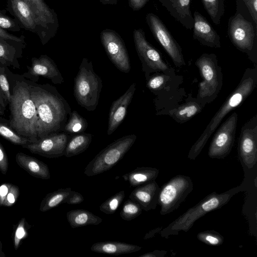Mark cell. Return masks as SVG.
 <instances>
[{"mask_svg":"<svg viewBox=\"0 0 257 257\" xmlns=\"http://www.w3.org/2000/svg\"><path fill=\"white\" fill-rule=\"evenodd\" d=\"M34 83L29 84L37 111L38 139L52 133L64 132L71 112L69 104L53 86Z\"/></svg>","mask_w":257,"mask_h":257,"instance_id":"obj_1","label":"cell"},{"mask_svg":"<svg viewBox=\"0 0 257 257\" xmlns=\"http://www.w3.org/2000/svg\"><path fill=\"white\" fill-rule=\"evenodd\" d=\"M9 105L10 126L19 135L28 138L32 143L37 142L38 140L37 111L28 82L17 81L15 82Z\"/></svg>","mask_w":257,"mask_h":257,"instance_id":"obj_2","label":"cell"},{"mask_svg":"<svg viewBox=\"0 0 257 257\" xmlns=\"http://www.w3.org/2000/svg\"><path fill=\"white\" fill-rule=\"evenodd\" d=\"M256 84V66L246 68L237 87L227 97L198 140L191 147L188 155V158L194 160L198 156L224 117L230 111L240 105L250 95Z\"/></svg>","mask_w":257,"mask_h":257,"instance_id":"obj_3","label":"cell"},{"mask_svg":"<svg viewBox=\"0 0 257 257\" xmlns=\"http://www.w3.org/2000/svg\"><path fill=\"white\" fill-rule=\"evenodd\" d=\"M238 188H232L220 194L213 192L207 195L164 229L161 232L162 236L166 237L177 234L180 231H188L199 218L226 204L236 193Z\"/></svg>","mask_w":257,"mask_h":257,"instance_id":"obj_4","label":"cell"},{"mask_svg":"<svg viewBox=\"0 0 257 257\" xmlns=\"http://www.w3.org/2000/svg\"><path fill=\"white\" fill-rule=\"evenodd\" d=\"M102 88V81L94 71L91 61L83 59L75 77L74 95L81 107L89 111L95 110Z\"/></svg>","mask_w":257,"mask_h":257,"instance_id":"obj_5","label":"cell"},{"mask_svg":"<svg viewBox=\"0 0 257 257\" xmlns=\"http://www.w3.org/2000/svg\"><path fill=\"white\" fill-rule=\"evenodd\" d=\"M202 81L199 83L196 99L205 105L217 96L222 86L221 68L215 54L204 53L196 61Z\"/></svg>","mask_w":257,"mask_h":257,"instance_id":"obj_6","label":"cell"},{"mask_svg":"<svg viewBox=\"0 0 257 257\" xmlns=\"http://www.w3.org/2000/svg\"><path fill=\"white\" fill-rule=\"evenodd\" d=\"M256 29L240 13H236L228 20L227 34L232 44L248 59L257 64Z\"/></svg>","mask_w":257,"mask_h":257,"instance_id":"obj_7","label":"cell"},{"mask_svg":"<svg viewBox=\"0 0 257 257\" xmlns=\"http://www.w3.org/2000/svg\"><path fill=\"white\" fill-rule=\"evenodd\" d=\"M136 139L135 134L128 135L110 144L89 162L84 174L92 177L110 170L123 158Z\"/></svg>","mask_w":257,"mask_h":257,"instance_id":"obj_8","label":"cell"},{"mask_svg":"<svg viewBox=\"0 0 257 257\" xmlns=\"http://www.w3.org/2000/svg\"><path fill=\"white\" fill-rule=\"evenodd\" d=\"M193 189L190 177L178 175L171 178L160 188L158 202L160 214L166 215L177 209Z\"/></svg>","mask_w":257,"mask_h":257,"instance_id":"obj_9","label":"cell"},{"mask_svg":"<svg viewBox=\"0 0 257 257\" xmlns=\"http://www.w3.org/2000/svg\"><path fill=\"white\" fill-rule=\"evenodd\" d=\"M134 40L146 79L147 80L152 73L162 72L169 74L170 68L163 60L160 52L147 41L142 31H134Z\"/></svg>","mask_w":257,"mask_h":257,"instance_id":"obj_10","label":"cell"},{"mask_svg":"<svg viewBox=\"0 0 257 257\" xmlns=\"http://www.w3.org/2000/svg\"><path fill=\"white\" fill-rule=\"evenodd\" d=\"M238 114L233 112L216 132L211 142L208 156L213 159H223L230 152L234 143Z\"/></svg>","mask_w":257,"mask_h":257,"instance_id":"obj_11","label":"cell"},{"mask_svg":"<svg viewBox=\"0 0 257 257\" xmlns=\"http://www.w3.org/2000/svg\"><path fill=\"white\" fill-rule=\"evenodd\" d=\"M146 20L154 37L170 56L176 66L185 65L182 48L159 17L154 14L147 15Z\"/></svg>","mask_w":257,"mask_h":257,"instance_id":"obj_12","label":"cell"},{"mask_svg":"<svg viewBox=\"0 0 257 257\" xmlns=\"http://www.w3.org/2000/svg\"><path fill=\"white\" fill-rule=\"evenodd\" d=\"M239 158L248 168H252L257 161V114L242 126L238 142Z\"/></svg>","mask_w":257,"mask_h":257,"instance_id":"obj_13","label":"cell"},{"mask_svg":"<svg viewBox=\"0 0 257 257\" xmlns=\"http://www.w3.org/2000/svg\"><path fill=\"white\" fill-rule=\"evenodd\" d=\"M72 136L64 132L52 133L22 147L33 154L48 158L64 156L67 143Z\"/></svg>","mask_w":257,"mask_h":257,"instance_id":"obj_14","label":"cell"},{"mask_svg":"<svg viewBox=\"0 0 257 257\" xmlns=\"http://www.w3.org/2000/svg\"><path fill=\"white\" fill-rule=\"evenodd\" d=\"M28 71L21 76L33 82H38L39 77L51 80L55 84L64 82L63 77L55 62L46 55L31 59V65L27 66Z\"/></svg>","mask_w":257,"mask_h":257,"instance_id":"obj_15","label":"cell"},{"mask_svg":"<svg viewBox=\"0 0 257 257\" xmlns=\"http://www.w3.org/2000/svg\"><path fill=\"white\" fill-rule=\"evenodd\" d=\"M101 41L110 60L121 72L131 70V62L127 50L121 40L112 32H103Z\"/></svg>","mask_w":257,"mask_h":257,"instance_id":"obj_16","label":"cell"},{"mask_svg":"<svg viewBox=\"0 0 257 257\" xmlns=\"http://www.w3.org/2000/svg\"><path fill=\"white\" fill-rule=\"evenodd\" d=\"M193 38L202 45L221 47L220 37L207 19L198 11L193 14Z\"/></svg>","mask_w":257,"mask_h":257,"instance_id":"obj_17","label":"cell"},{"mask_svg":"<svg viewBox=\"0 0 257 257\" xmlns=\"http://www.w3.org/2000/svg\"><path fill=\"white\" fill-rule=\"evenodd\" d=\"M136 89V84L133 83L124 94L112 102L109 112L108 135H111L123 121Z\"/></svg>","mask_w":257,"mask_h":257,"instance_id":"obj_18","label":"cell"},{"mask_svg":"<svg viewBox=\"0 0 257 257\" xmlns=\"http://www.w3.org/2000/svg\"><path fill=\"white\" fill-rule=\"evenodd\" d=\"M32 11L37 26V35L44 45L49 37V27L54 22L51 11L43 0H24Z\"/></svg>","mask_w":257,"mask_h":257,"instance_id":"obj_19","label":"cell"},{"mask_svg":"<svg viewBox=\"0 0 257 257\" xmlns=\"http://www.w3.org/2000/svg\"><path fill=\"white\" fill-rule=\"evenodd\" d=\"M160 190L155 180L136 187L131 193L129 199L137 202L143 210L148 211L156 209Z\"/></svg>","mask_w":257,"mask_h":257,"instance_id":"obj_20","label":"cell"},{"mask_svg":"<svg viewBox=\"0 0 257 257\" xmlns=\"http://www.w3.org/2000/svg\"><path fill=\"white\" fill-rule=\"evenodd\" d=\"M7 7L21 28L37 34V26L35 16L24 0H7Z\"/></svg>","mask_w":257,"mask_h":257,"instance_id":"obj_21","label":"cell"},{"mask_svg":"<svg viewBox=\"0 0 257 257\" xmlns=\"http://www.w3.org/2000/svg\"><path fill=\"white\" fill-rule=\"evenodd\" d=\"M170 15L188 30L193 26V17L190 10V0H159Z\"/></svg>","mask_w":257,"mask_h":257,"instance_id":"obj_22","label":"cell"},{"mask_svg":"<svg viewBox=\"0 0 257 257\" xmlns=\"http://www.w3.org/2000/svg\"><path fill=\"white\" fill-rule=\"evenodd\" d=\"M26 44L0 37V64L4 66L20 69L18 58L21 57Z\"/></svg>","mask_w":257,"mask_h":257,"instance_id":"obj_23","label":"cell"},{"mask_svg":"<svg viewBox=\"0 0 257 257\" xmlns=\"http://www.w3.org/2000/svg\"><path fill=\"white\" fill-rule=\"evenodd\" d=\"M15 160L18 166L31 176L44 180L50 178L48 165L41 160L22 152L16 155Z\"/></svg>","mask_w":257,"mask_h":257,"instance_id":"obj_24","label":"cell"},{"mask_svg":"<svg viewBox=\"0 0 257 257\" xmlns=\"http://www.w3.org/2000/svg\"><path fill=\"white\" fill-rule=\"evenodd\" d=\"M142 247L116 241H105L95 243L90 247L91 251L97 252L118 255L137 252Z\"/></svg>","mask_w":257,"mask_h":257,"instance_id":"obj_25","label":"cell"},{"mask_svg":"<svg viewBox=\"0 0 257 257\" xmlns=\"http://www.w3.org/2000/svg\"><path fill=\"white\" fill-rule=\"evenodd\" d=\"M204 106L196 98H188L185 103L170 110L169 115L176 122L183 123L200 113Z\"/></svg>","mask_w":257,"mask_h":257,"instance_id":"obj_26","label":"cell"},{"mask_svg":"<svg viewBox=\"0 0 257 257\" xmlns=\"http://www.w3.org/2000/svg\"><path fill=\"white\" fill-rule=\"evenodd\" d=\"M158 175L159 170L157 168L143 167L124 174L122 178L131 186L136 187L155 180Z\"/></svg>","mask_w":257,"mask_h":257,"instance_id":"obj_27","label":"cell"},{"mask_svg":"<svg viewBox=\"0 0 257 257\" xmlns=\"http://www.w3.org/2000/svg\"><path fill=\"white\" fill-rule=\"evenodd\" d=\"M66 218L70 226L73 228L89 225H97L102 221L100 217L82 209H77L67 212Z\"/></svg>","mask_w":257,"mask_h":257,"instance_id":"obj_28","label":"cell"},{"mask_svg":"<svg viewBox=\"0 0 257 257\" xmlns=\"http://www.w3.org/2000/svg\"><path fill=\"white\" fill-rule=\"evenodd\" d=\"M92 135L81 133L72 135L70 138L65 150L64 156L71 157L84 152L90 145Z\"/></svg>","mask_w":257,"mask_h":257,"instance_id":"obj_29","label":"cell"},{"mask_svg":"<svg viewBox=\"0 0 257 257\" xmlns=\"http://www.w3.org/2000/svg\"><path fill=\"white\" fill-rule=\"evenodd\" d=\"M71 190V188H60L47 194L40 203V211L44 212L64 203Z\"/></svg>","mask_w":257,"mask_h":257,"instance_id":"obj_30","label":"cell"},{"mask_svg":"<svg viewBox=\"0 0 257 257\" xmlns=\"http://www.w3.org/2000/svg\"><path fill=\"white\" fill-rule=\"evenodd\" d=\"M20 194L17 185L5 183L0 185V207H11L17 202Z\"/></svg>","mask_w":257,"mask_h":257,"instance_id":"obj_31","label":"cell"},{"mask_svg":"<svg viewBox=\"0 0 257 257\" xmlns=\"http://www.w3.org/2000/svg\"><path fill=\"white\" fill-rule=\"evenodd\" d=\"M0 136L15 145L23 146L32 143L26 137L19 135L9 125L8 120L0 117Z\"/></svg>","mask_w":257,"mask_h":257,"instance_id":"obj_32","label":"cell"},{"mask_svg":"<svg viewBox=\"0 0 257 257\" xmlns=\"http://www.w3.org/2000/svg\"><path fill=\"white\" fill-rule=\"evenodd\" d=\"M203 7L216 25L220 24L225 13L224 0H201Z\"/></svg>","mask_w":257,"mask_h":257,"instance_id":"obj_33","label":"cell"},{"mask_svg":"<svg viewBox=\"0 0 257 257\" xmlns=\"http://www.w3.org/2000/svg\"><path fill=\"white\" fill-rule=\"evenodd\" d=\"M88 126L87 120L76 110L71 112L64 132L72 136L83 133Z\"/></svg>","mask_w":257,"mask_h":257,"instance_id":"obj_34","label":"cell"},{"mask_svg":"<svg viewBox=\"0 0 257 257\" xmlns=\"http://www.w3.org/2000/svg\"><path fill=\"white\" fill-rule=\"evenodd\" d=\"M31 227L25 217H22L14 225L12 237L15 250L19 248L22 240L28 236V230Z\"/></svg>","mask_w":257,"mask_h":257,"instance_id":"obj_35","label":"cell"},{"mask_svg":"<svg viewBox=\"0 0 257 257\" xmlns=\"http://www.w3.org/2000/svg\"><path fill=\"white\" fill-rule=\"evenodd\" d=\"M125 197L124 191H120L106 200L99 206L100 210L106 214L115 212Z\"/></svg>","mask_w":257,"mask_h":257,"instance_id":"obj_36","label":"cell"},{"mask_svg":"<svg viewBox=\"0 0 257 257\" xmlns=\"http://www.w3.org/2000/svg\"><path fill=\"white\" fill-rule=\"evenodd\" d=\"M170 78L169 74L156 73L151 75L146 80V86L151 91L156 93L165 88Z\"/></svg>","mask_w":257,"mask_h":257,"instance_id":"obj_37","label":"cell"},{"mask_svg":"<svg viewBox=\"0 0 257 257\" xmlns=\"http://www.w3.org/2000/svg\"><path fill=\"white\" fill-rule=\"evenodd\" d=\"M142 211L143 209L137 202L128 199L123 204L120 216L124 220L131 221L139 216Z\"/></svg>","mask_w":257,"mask_h":257,"instance_id":"obj_38","label":"cell"},{"mask_svg":"<svg viewBox=\"0 0 257 257\" xmlns=\"http://www.w3.org/2000/svg\"><path fill=\"white\" fill-rule=\"evenodd\" d=\"M10 86L5 66L0 65V96L6 106L11 101Z\"/></svg>","mask_w":257,"mask_h":257,"instance_id":"obj_39","label":"cell"},{"mask_svg":"<svg viewBox=\"0 0 257 257\" xmlns=\"http://www.w3.org/2000/svg\"><path fill=\"white\" fill-rule=\"evenodd\" d=\"M197 238L207 244L213 246L221 245L224 241L223 237L214 230H207L199 232Z\"/></svg>","mask_w":257,"mask_h":257,"instance_id":"obj_40","label":"cell"},{"mask_svg":"<svg viewBox=\"0 0 257 257\" xmlns=\"http://www.w3.org/2000/svg\"><path fill=\"white\" fill-rule=\"evenodd\" d=\"M7 11L0 10V28L10 31L18 32L21 31V27L18 21L6 15Z\"/></svg>","mask_w":257,"mask_h":257,"instance_id":"obj_41","label":"cell"},{"mask_svg":"<svg viewBox=\"0 0 257 257\" xmlns=\"http://www.w3.org/2000/svg\"><path fill=\"white\" fill-rule=\"evenodd\" d=\"M252 18L255 28L257 25V0H242Z\"/></svg>","mask_w":257,"mask_h":257,"instance_id":"obj_42","label":"cell"},{"mask_svg":"<svg viewBox=\"0 0 257 257\" xmlns=\"http://www.w3.org/2000/svg\"><path fill=\"white\" fill-rule=\"evenodd\" d=\"M9 168V161L5 150L0 142V171L6 175Z\"/></svg>","mask_w":257,"mask_h":257,"instance_id":"obj_43","label":"cell"},{"mask_svg":"<svg viewBox=\"0 0 257 257\" xmlns=\"http://www.w3.org/2000/svg\"><path fill=\"white\" fill-rule=\"evenodd\" d=\"M84 201L83 196L79 192L71 190L70 193L64 201L69 205H77Z\"/></svg>","mask_w":257,"mask_h":257,"instance_id":"obj_44","label":"cell"},{"mask_svg":"<svg viewBox=\"0 0 257 257\" xmlns=\"http://www.w3.org/2000/svg\"><path fill=\"white\" fill-rule=\"evenodd\" d=\"M0 37H4L6 39H11L12 40H14L17 42H22L23 43H26L25 40V36L23 35L21 36L20 37H18L17 36H15L12 35L9 33H8L6 30L0 28Z\"/></svg>","mask_w":257,"mask_h":257,"instance_id":"obj_45","label":"cell"},{"mask_svg":"<svg viewBox=\"0 0 257 257\" xmlns=\"http://www.w3.org/2000/svg\"><path fill=\"white\" fill-rule=\"evenodd\" d=\"M163 251H159L158 250H154L152 252L145 253L140 256L139 257H158V256H163L166 253V251L163 252V253H161Z\"/></svg>","mask_w":257,"mask_h":257,"instance_id":"obj_46","label":"cell"},{"mask_svg":"<svg viewBox=\"0 0 257 257\" xmlns=\"http://www.w3.org/2000/svg\"><path fill=\"white\" fill-rule=\"evenodd\" d=\"M160 230V229L158 228L151 230L150 231L146 234L144 237V239H149L150 238L153 237L155 235V234L156 233H157Z\"/></svg>","mask_w":257,"mask_h":257,"instance_id":"obj_47","label":"cell"},{"mask_svg":"<svg viewBox=\"0 0 257 257\" xmlns=\"http://www.w3.org/2000/svg\"><path fill=\"white\" fill-rule=\"evenodd\" d=\"M6 106L4 103L2 98L0 96V115H3L5 114Z\"/></svg>","mask_w":257,"mask_h":257,"instance_id":"obj_48","label":"cell"},{"mask_svg":"<svg viewBox=\"0 0 257 257\" xmlns=\"http://www.w3.org/2000/svg\"><path fill=\"white\" fill-rule=\"evenodd\" d=\"M138 4V7L140 8L143 6L148 0H134Z\"/></svg>","mask_w":257,"mask_h":257,"instance_id":"obj_49","label":"cell"},{"mask_svg":"<svg viewBox=\"0 0 257 257\" xmlns=\"http://www.w3.org/2000/svg\"><path fill=\"white\" fill-rule=\"evenodd\" d=\"M5 254L3 251V244L0 240V257H5Z\"/></svg>","mask_w":257,"mask_h":257,"instance_id":"obj_50","label":"cell"}]
</instances>
